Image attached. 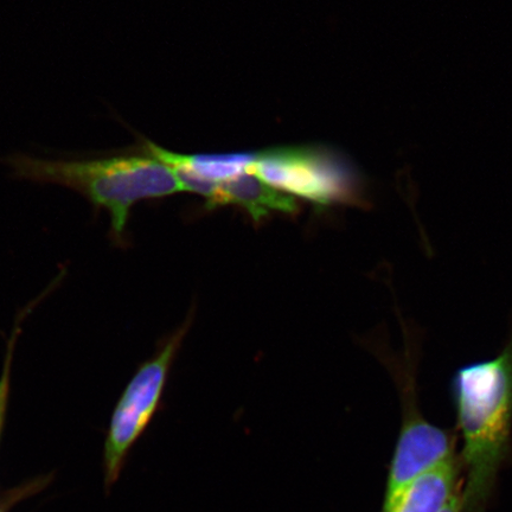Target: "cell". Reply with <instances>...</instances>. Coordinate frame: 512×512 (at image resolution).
<instances>
[{
    "label": "cell",
    "instance_id": "obj_7",
    "mask_svg": "<svg viewBox=\"0 0 512 512\" xmlns=\"http://www.w3.org/2000/svg\"><path fill=\"white\" fill-rule=\"evenodd\" d=\"M460 465L462 460L456 456L422 473L389 512H443L460 492Z\"/></svg>",
    "mask_w": 512,
    "mask_h": 512
},
{
    "label": "cell",
    "instance_id": "obj_5",
    "mask_svg": "<svg viewBox=\"0 0 512 512\" xmlns=\"http://www.w3.org/2000/svg\"><path fill=\"white\" fill-rule=\"evenodd\" d=\"M179 330L162 350L139 367L121 394L112 414L105 441V482L110 488L117 482L128 452L142 437L156 414L169 370L185 335Z\"/></svg>",
    "mask_w": 512,
    "mask_h": 512
},
{
    "label": "cell",
    "instance_id": "obj_2",
    "mask_svg": "<svg viewBox=\"0 0 512 512\" xmlns=\"http://www.w3.org/2000/svg\"><path fill=\"white\" fill-rule=\"evenodd\" d=\"M451 394L463 438V511L485 512L511 452L512 332L497 356L457 369Z\"/></svg>",
    "mask_w": 512,
    "mask_h": 512
},
{
    "label": "cell",
    "instance_id": "obj_1",
    "mask_svg": "<svg viewBox=\"0 0 512 512\" xmlns=\"http://www.w3.org/2000/svg\"><path fill=\"white\" fill-rule=\"evenodd\" d=\"M18 181L60 185L92 204L94 213L106 210L111 239L124 245L131 210L138 202L187 191L175 169L142 152L102 153L92 158L44 159L14 153L0 158Z\"/></svg>",
    "mask_w": 512,
    "mask_h": 512
},
{
    "label": "cell",
    "instance_id": "obj_3",
    "mask_svg": "<svg viewBox=\"0 0 512 512\" xmlns=\"http://www.w3.org/2000/svg\"><path fill=\"white\" fill-rule=\"evenodd\" d=\"M405 355L396 367L402 401V425L390 462L383 512L393 508L408 484L422 473L456 457V435L428 421L419 408L416 348L408 331Z\"/></svg>",
    "mask_w": 512,
    "mask_h": 512
},
{
    "label": "cell",
    "instance_id": "obj_10",
    "mask_svg": "<svg viewBox=\"0 0 512 512\" xmlns=\"http://www.w3.org/2000/svg\"><path fill=\"white\" fill-rule=\"evenodd\" d=\"M443 512H464L462 492H459V494L452 499L451 503L447 505Z\"/></svg>",
    "mask_w": 512,
    "mask_h": 512
},
{
    "label": "cell",
    "instance_id": "obj_8",
    "mask_svg": "<svg viewBox=\"0 0 512 512\" xmlns=\"http://www.w3.org/2000/svg\"><path fill=\"white\" fill-rule=\"evenodd\" d=\"M144 150L177 171L210 182H226L246 172L258 158V152L222 153V155H179L145 140Z\"/></svg>",
    "mask_w": 512,
    "mask_h": 512
},
{
    "label": "cell",
    "instance_id": "obj_6",
    "mask_svg": "<svg viewBox=\"0 0 512 512\" xmlns=\"http://www.w3.org/2000/svg\"><path fill=\"white\" fill-rule=\"evenodd\" d=\"M226 204L246 209L255 222L261 221L273 211L293 214L298 210L296 198L275 189L249 171L229 181L217 183L213 200L207 203V207L214 209Z\"/></svg>",
    "mask_w": 512,
    "mask_h": 512
},
{
    "label": "cell",
    "instance_id": "obj_4",
    "mask_svg": "<svg viewBox=\"0 0 512 512\" xmlns=\"http://www.w3.org/2000/svg\"><path fill=\"white\" fill-rule=\"evenodd\" d=\"M275 189L324 208L360 198V179L331 152L311 146L275 147L258 152L249 168Z\"/></svg>",
    "mask_w": 512,
    "mask_h": 512
},
{
    "label": "cell",
    "instance_id": "obj_9",
    "mask_svg": "<svg viewBox=\"0 0 512 512\" xmlns=\"http://www.w3.org/2000/svg\"><path fill=\"white\" fill-rule=\"evenodd\" d=\"M46 296V293L41 294L40 298H37L35 302L30 303V305L25 307V309L19 313L14 324V329H12L11 336L8 339V343H6L3 370L2 375H0V438H2L6 414H8L11 394L12 366H14L15 350L18 337L21 335L22 323L24 318L27 317L32 309L37 305L36 303H40Z\"/></svg>",
    "mask_w": 512,
    "mask_h": 512
}]
</instances>
